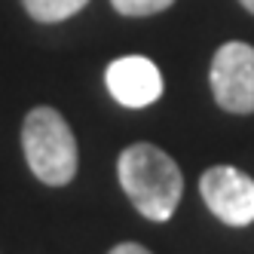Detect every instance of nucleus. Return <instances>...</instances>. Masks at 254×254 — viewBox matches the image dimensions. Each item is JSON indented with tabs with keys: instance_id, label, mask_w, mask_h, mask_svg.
Returning <instances> with one entry per match:
<instances>
[{
	"instance_id": "f257e3e1",
	"label": "nucleus",
	"mask_w": 254,
	"mask_h": 254,
	"mask_svg": "<svg viewBox=\"0 0 254 254\" xmlns=\"http://www.w3.org/2000/svg\"><path fill=\"white\" fill-rule=\"evenodd\" d=\"M117 178L141 217L153 224L172 221L184 196V175L162 147L150 141L129 144L117 159Z\"/></svg>"
},
{
	"instance_id": "6e6552de",
	"label": "nucleus",
	"mask_w": 254,
	"mask_h": 254,
	"mask_svg": "<svg viewBox=\"0 0 254 254\" xmlns=\"http://www.w3.org/2000/svg\"><path fill=\"white\" fill-rule=\"evenodd\" d=\"M107 254H153V251L144 248V245H138V242H120V245H114Z\"/></svg>"
},
{
	"instance_id": "0eeeda50",
	"label": "nucleus",
	"mask_w": 254,
	"mask_h": 254,
	"mask_svg": "<svg viewBox=\"0 0 254 254\" xmlns=\"http://www.w3.org/2000/svg\"><path fill=\"white\" fill-rule=\"evenodd\" d=\"M111 6L126 19H147L175 6V0H111Z\"/></svg>"
},
{
	"instance_id": "423d86ee",
	"label": "nucleus",
	"mask_w": 254,
	"mask_h": 254,
	"mask_svg": "<svg viewBox=\"0 0 254 254\" xmlns=\"http://www.w3.org/2000/svg\"><path fill=\"white\" fill-rule=\"evenodd\" d=\"M25 12L40 25H59L74 19L77 12L89 6V0H22Z\"/></svg>"
},
{
	"instance_id": "f03ea898",
	"label": "nucleus",
	"mask_w": 254,
	"mask_h": 254,
	"mask_svg": "<svg viewBox=\"0 0 254 254\" xmlns=\"http://www.w3.org/2000/svg\"><path fill=\"white\" fill-rule=\"evenodd\" d=\"M22 153L31 175L46 187H67L80 169V144L62 111L40 104L22 123Z\"/></svg>"
},
{
	"instance_id": "20e7f679",
	"label": "nucleus",
	"mask_w": 254,
	"mask_h": 254,
	"mask_svg": "<svg viewBox=\"0 0 254 254\" xmlns=\"http://www.w3.org/2000/svg\"><path fill=\"white\" fill-rule=\"evenodd\" d=\"M199 196L205 208L227 227L254 224V178L236 166H211L199 178Z\"/></svg>"
},
{
	"instance_id": "39448f33",
	"label": "nucleus",
	"mask_w": 254,
	"mask_h": 254,
	"mask_svg": "<svg viewBox=\"0 0 254 254\" xmlns=\"http://www.w3.org/2000/svg\"><path fill=\"white\" fill-rule=\"evenodd\" d=\"M104 86L111 98L129 111H144L162 98V74L147 56H120L104 67Z\"/></svg>"
},
{
	"instance_id": "7ed1b4c3",
	"label": "nucleus",
	"mask_w": 254,
	"mask_h": 254,
	"mask_svg": "<svg viewBox=\"0 0 254 254\" xmlns=\"http://www.w3.org/2000/svg\"><path fill=\"white\" fill-rule=\"evenodd\" d=\"M211 98L233 117L254 114V46L245 40H227L217 46L208 67Z\"/></svg>"
},
{
	"instance_id": "1a4fd4ad",
	"label": "nucleus",
	"mask_w": 254,
	"mask_h": 254,
	"mask_svg": "<svg viewBox=\"0 0 254 254\" xmlns=\"http://www.w3.org/2000/svg\"><path fill=\"white\" fill-rule=\"evenodd\" d=\"M239 6H242V9H248V12L254 15V0H239Z\"/></svg>"
}]
</instances>
